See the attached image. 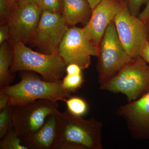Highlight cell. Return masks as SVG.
Returning <instances> with one entry per match:
<instances>
[{
  "label": "cell",
  "instance_id": "obj_20",
  "mask_svg": "<svg viewBox=\"0 0 149 149\" xmlns=\"http://www.w3.org/2000/svg\"><path fill=\"white\" fill-rule=\"evenodd\" d=\"M17 6L11 0H0L1 23L8 22L13 16Z\"/></svg>",
  "mask_w": 149,
  "mask_h": 149
},
{
  "label": "cell",
  "instance_id": "obj_4",
  "mask_svg": "<svg viewBox=\"0 0 149 149\" xmlns=\"http://www.w3.org/2000/svg\"><path fill=\"white\" fill-rule=\"evenodd\" d=\"M140 56L131 60L112 77L101 84V89L121 93L129 102L136 100L149 92V65Z\"/></svg>",
  "mask_w": 149,
  "mask_h": 149
},
{
  "label": "cell",
  "instance_id": "obj_9",
  "mask_svg": "<svg viewBox=\"0 0 149 149\" xmlns=\"http://www.w3.org/2000/svg\"><path fill=\"white\" fill-rule=\"evenodd\" d=\"M68 28L62 13L43 10L31 42L40 48L43 53L58 52Z\"/></svg>",
  "mask_w": 149,
  "mask_h": 149
},
{
  "label": "cell",
  "instance_id": "obj_30",
  "mask_svg": "<svg viewBox=\"0 0 149 149\" xmlns=\"http://www.w3.org/2000/svg\"><path fill=\"white\" fill-rule=\"evenodd\" d=\"M146 25L147 30V40L149 42V20L146 23Z\"/></svg>",
  "mask_w": 149,
  "mask_h": 149
},
{
  "label": "cell",
  "instance_id": "obj_31",
  "mask_svg": "<svg viewBox=\"0 0 149 149\" xmlns=\"http://www.w3.org/2000/svg\"><path fill=\"white\" fill-rule=\"evenodd\" d=\"M11 1H12L14 3H15L17 4V3L18 0H11Z\"/></svg>",
  "mask_w": 149,
  "mask_h": 149
},
{
  "label": "cell",
  "instance_id": "obj_11",
  "mask_svg": "<svg viewBox=\"0 0 149 149\" xmlns=\"http://www.w3.org/2000/svg\"><path fill=\"white\" fill-rule=\"evenodd\" d=\"M124 3V0H102L93 10L91 18L82 28L94 45L98 47L106 30Z\"/></svg>",
  "mask_w": 149,
  "mask_h": 149
},
{
  "label": "cell",
  "instance_id": "obj_7",
  "mask_svg": "<svg viewBox=\"0 0 149 149\" xmlns=\"http://www.w3.org/2000/svg\"><path fill=\"white\" fill-rule=\"evenodd\" d=\"M118 35L126 53L130 57L139 56L147 40L146 24L138 17L131 14L124 1L113 19Z\"/></svg>",
  "mask_w": 149,
  "mask_h": 149
},
{
  "label": "cell",
  "instance_id": "obj_15",
  "mask_svg": "<svg viewBox=\"0 0 149 149\" xmlns=\"http://www.w3.org/2000/svg\"><path fill=\"white\" fill-rule=\"evenodd\" d=\"M14 54L10 43L7 41L0 47V88L10 85L13 79L10 68L13 63Z\"/></svg>",
  "mask_w": 149,
  "mask_h": 149
},
{
  "label": "cell",
  "instance_id": "obj_22",
  "mask_svg": "<svg viewBox=\"0 0 149 149\" xmlns=\"http://www.w3.org/2000/svg\"><path fill=\"white\" fill-rule=\"evenodd\" d=\"M149 0H124L130 13L133 16L138 17L143 6L146 5Z\"/></svg>",
  "mask_w": 149,
  "mask_h": 149
},
{
  "label": "cell",
  "instance_id": "obj_6",
  "mask_svg": "<svg viewBox=\"0 0 149 149\" xmlns=\"http://www.w3.org/2000/svg\"><path fill=\"white\" fill-rule=\"evenodd\" d=\"M58 102L40 100L14 108L13 126L20 138L40 129L51 114L58 110Z\"/></svg>",
  "mask_w": 149,
  "mask_h": 149
},
{
  "label": "cell",
  "instance_id": "obj_27",
  "mask_svg": "<svg viewBox=\"0 0 149 149\" xmlns=\"http://www.w3.org/2000/svg\"><path fill=\"white\" fill-rule=\"evenodd\" d=\"M9 105L8 96L4 93H0V111L5 109Z\"/></svg>",
  "mask_w": 149,
  "mask_h": 149
},
{
  "label": "cell",
  "instance_id": "obj_23",
  "mask_svg": "<svg viewBox=\"0 0 149 149\" xmlns=\"http://www.w3.org/2000/svg\"><path fill=\"white\" fill-rule=\"evenodd\" d=\"M10 38L9 26L8 22L1 23L0 27V45Z\"/></svg>",
  "mask_w": 149,
  "mask_h": 149
},
{
  "label": "cell",
  "instance_id": "obj_2",
  "mask_svg": "<svg viewBox=\"0 0 149 149\" xmlns=\"http://www.w3.org/2000/svg\"><path fill=\"white\" fill-rule=\"evenodd\" d=\"M19 76L18 83L0 88V93L8 96L11 105H22L40 100L65 102L72 97L71 93L63 87L62 80L48 82L31 71H20Z\"/></svg>",
  "mask_w": 149,
  "mask_h": 149
},
{
  "label": "cell",
  "instance_id": "obj_10",
  "mask_svg": "<svg viewBox=\"0 0 149 149\" xmlns=\"http://www.w3.org/2000/svg\"><path fill=\"white\" fill-rule=\"evenodd\" d=\"M42 9L37 4L17 5L8 21L9 41L26 44L31 41L40 21Z\"/></svg>",
  "mask_w": 149,
  "mask_h": 149
},
{
  "label": "cell",
  "instance_id": "obj_12",
  "mask_svg": "<svg viewBox=\"0 0 149 149\" xmlns=\"http://www.w3.org/2000/svg\"><path fill=\"white\" fill-rule=\"evenodd\" d=\"M118 114L136 128L140 137L149 140V92L121 107Z\"/></svg>",
  "mask_w": 149,
  "mask_h": 149
},
{
  "label": "cell",
  "instance_id": "obj_1",
  "mask_svg": "<svg viewBox=\"0 0 149 149\" xmlns=\"http://www.w3.org/2000/svg\"><path fill=\"white\" fill-rule=\"evenodd\" d=\"M57 140L56 149H102L100 122L72 114L66 110L56 113Z\"/></svg>",
  "mask_w": 149,
  "mask_h": 149
},
{
  "label": "cell",
  "instance_id": "obj_29",
  "mask_svg": "<svg viewBox=\"0 0 149 149\" xmlns=\"http://www.w3.org/2000/svg\"><path fill=\"white\" fill-rule=\"evenodd\" d=\"M87 1L89 3L92 10H93L102 0H87Z\"/></svg>",
  "mask_w": 149,
  "mask_h": 149
},
{
  "label": "cell",
  "instance_id": "obj_3",
  "mask_svg": "<svg viewBox=\"0 0 149 149\" xmlns=\"http://www.w3.org/2000/svg\"><path fill=\"white\" fill-rule=\"evenodd\" d=\"M10 42L14 54L11 73L31 71L51 82L61 81L64 77L67 65L58 52L43 53L33 50L22 43Z\"/></svg>",
  "mask_w": 149,
  "mask_h": 149
},
{
  "label": "cell",
  "instance_id": "obj_19",
  "mask_svg": "<svg viewBox=\"0 0 149 149\" xmlns=\"http://www.w3.org/2000/svg\"><path fill=\"white\" fill-rule=\"evenodd\" d=\"M85 80L83 73L77 74H66L61 80L63 87L70 93H74L82 87Z\"/></svg>",
  "mask_w": 149,
  "mask_h": 149
},
{
  "label": "cell",
  "instance_id": "obj_17",
  "mask_svg": "<svg viewBox=\"0 0 149 149\" xmlns=\"http://www.w3.org/2000/svg\"><path fill=\"white\" fill-rule=\"evenodd\" d=\"M14 108V106L9 105L0 111V139L13 126Z\"/></svg>",
  "mask_w": 149,
  "mask_h": 149
},
{
  "label": "cell",
  "instance_id": "obj_13",
  "mask_svg": "<svg viewBox=\"0 0 149 149\" xmlns=\"http://www.w3.org/2000/svg\"><path fill=\"white\" fill-rule=\"evenodd\" d=\"M20 139L28 149H56L57 140L56 113L50 115L40 129Z\"/></svg>",
  "mask_w": 149,
  "mask_h": 149
},
{
  "label": "cell",
  "instance_id": "obj_5",
  "mask_svg": "<svg viewBox=\"0 0 149 149\" xmlns=\"http://www.w3.org/2000/svg\"><path fill=\"white\" fill-rule=\"evenodd\" d=\"M97 69L99 81L103 84L131 60L118 35L113 21L107 27L98 47Z\"/></svg>",
  "mask_w": 149,
  "mask_h": 149
},
{
  "label": "cell",
  "instance_id": "obj_21",
  "mask_svg": "<svg viewBox=\"0 0 149 149\" xmlns=\"http://www.w3.org/2000/svg\"><path fill=\"white\" fill-rule=\"evenodd\" d=\"M39 6L42 11L63 14L64 0H40Z\"/></svg>",
  "mask_w": 149,
  "mask_h": 149
},
{
  "label": "cell",
  "instance_id": "obj_24",
  "mask_svg": "<svg viewBox=\"0 0 149 149\" xmlns=\"http://www.w3.org/2000/svg\"><path fill=\"white\" fill-rule=\"evenodd\" d=\"M82 69L78 65L71 63L68 65L66 68V74H82Z\"/></svg>",
  "mask_w": 149,
  "mask_h": 149
},
{
  "label": "cell",
  "instance_id": "obj_14",
  "mask_svg": "<svg viewBox=\"0 0 149 149\" xmlns=\"http://www.w3.org/2000/svg\"><path fill=\"white\" fill-rule=\"evenodd\" d=\"M92 8L87 0H64L63 15L68 26L81 23L84 26L92 15Z\"/></svg>",
  "mask_w": 149,
  "mask_h": 149
},
{
  "label": "cell",
  "instance_id": "obj_8",
  "mask_svg": "<svg viewBox=\"0 0 149 149\" xmlns=\"http://www.w3.org/2000/svg\"><path fill=\"white\" fill-rule=\"evenodd\" d=\"M58 53L67 65L74 63L85 69L91 64V56H97L98 47L88 40L83 28L74 26L67 31L59 47Z\"/></svg>",
  "mask_w": 149,
  "mask_h": 149
},
{
  "label": "cell",
  "instance_id": "obj_16",
  "mask_svg": "<svg viewBox=\"0 0 149 149\" xmlns=\"http://www.w3.org/2000/svg\"><path fill=\"white\" fill-rule=\"evenodd\" d=\"M0 149H28L22 142L13 126L0 139Z\"/></svg>",
  "mask_w": 149,
  "mask_h": 149
},
{
  "label": "cell",
  "instance_id": "obj_18",
  "mask_svg": "<svg viewBox=\"0 0 149 149\" xmlns=\"http://www.w3.org/2000/svg\"><path fill=\"white\" fill-rule=\"evenodd\" d=\"M65 102L68 110L74 115L82 116L88 111V104L82 98L72 96L67 99Z\"/></svg>",
  "mask_w": 149,
  "mask_h": 149
},
{
  "label": "cell",
  "instance_id": "obj_28",
  "mask_svg": "<svg viewBox=\"0 0 149 149\" xmlns=\"http://www.w3.org/2000/svg\"><path fill=\"white\" fill-rule=\"evenodd\" d=\"M40 0H18L17 4V5L29 4H37L39 5Z\"/></svg>",
  "mask_w": 149,
  "mask_h": 149
},
{
  "label": "cell",
  "instance_id": "obj_25",
  "mask_svg": "<svg viewBox=\"0 0 149 149\" xmlns=\"http://www.w3.org/2000/svg\"><path fill=\"white\" fill-rule=\"evenodd\" d=\"M139 56L149 64V42L148 40L142 47Z\"/></svg>",
  "mask_w": 149,
  "mask_h": 149
},
{
  "label": "cell",
  "instance_id": "obj_26",
  "mask_svg": "<svg viewBox=\"0 0 149 149\" xmlns=\"http://www.w3.org/2000/svg\"><path fill=\"white\" fill-rule=\"evenodd\" d=\"M143 22L146 24L149 20V0L143 10L138 16Z\"/></svg>",
  "mask_w": 149,
  "mask_h": 149
}]
</instances>
